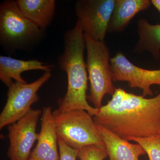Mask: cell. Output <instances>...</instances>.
Here are the masks:
<instances>
[{"mask_svg":"<svg viewBox=\"0 0 160 160\" xmlns=\"http://www.w3.org/2000/svg\"><path fill=\"white\" fill-rule=\"evenodd\" d=\"M113 82H128L131 88L142 89V96H151L150 86H160V69L149 70L140 68L132 64L122 52H118L110 59Z\"/></svg>","mask_w":160,"mask_h":160,"instance_id":"obj_9","label":"cell"},{"mask_svg":"<svg viewBox=\"0 0 160 160\" xmlns=\"http://www.w3.org/2000/svg\"><path fill=\"white\" fill-rule=\"evenodd\" d=\"M54 66L44 63L37 60L28 61L18 60L1 55L0 56V79L6 86H9L13 81L18 82L27 83L21 74L29 70H40L50 72Z\"/></svg>","mask_w":160,"mask_h":160,"instance_id":"obj_12","label":"cell"},{"mask_svg":"<svg viewBox=\"0 0 160 160\" xmlns=\"http://www.w3.org/2000/svg\"><path fill=\"white\" fill-rule=\"evenodd\" d=\"M139 39L135 50L138 52L148 51L155 59H160V24L152 25L145 19L138 22Z\"/></svg>","mask_w":160,"mask_h":160,"instance_id":"obj_15","label":"cell"},{"mask_svg":"<svg viewBox=\"0 0 160 160\" xmlns=\"http://www.w3.org/2000/svg\"><path fill=\"white\" fill-rule=\"evenodd\" d=\"M108 156L106 148L91 145L79 150L78 158L79 160H104Z\"/></svg>","mask_w":160,"mask_h":160,"instance_id":"obj_17","label":"cell"},{"mask_svg":"<svg viewBox=\"0 0 160 160\" xmlns=\"http://www.w3.org/2000/svg\"><path fill=\"white\" fill-rule=\"evenodd\" d=\"M51 76L50 72L28 84L13 82L9 86L7 100L0 115V129L16 122L31 110L39 100L37 92Z\"/></svg>","mask_w":160,"mask_h":160,"instance_id":"obj_6","label":"cell"},{"mask_svg":"<svg viewBox=\"0 0 160 160\" xmlns=\"http://www.w3.org/2000/svg\"><path fill=\"white\" fill-rule=\"evenodd\" d=\"M151 4V1L149 0H116L108 32L124 31L135 16L148 9Z\"/></svg>","mask_w":160,"mask_h":160,"instance_id":"obj_13","label":"cell"},{"mask_svg":"<svg viewBox=\"0 0 160 160\" xmlns=\"http://www.w3.org/2000/svg\"><path fill=\"white\" fill-rule=\"evenodd\" d=\"M44 30L24 16L16 1L8 0L0 5V43L10 51L27 50L39 41Z\"/></svg>","mask_w":160,"mask_h":160,"instance_id":"obj_3","label":"cell"},{"mask_svg":"<svg viewBox=\"0 0 160 160\" xmlns=\"http://www.w3.org/2000/svg\"><path fill=\"white\" fill-rule=\"evenodd\" d=\"M41 109H32L26 115L16 122L7 126L9 146L8 156L10 160H28L39 133L36 127Z\"/></svg>","mask_w":160,"mask_h":160,"instance_id":"obj_8","label":"cell"},{"mask_svg":"<svg viewBox=\"0 0 160 160\" xmlns=\"http://www.w3.org/2000/svg\"><path fill=\"white\" fill-rule=\"evenodd\" d=\"M53 114L58 138L70 147L78 150L91 145L105 148L97 123L87 111L57 109Z\"/></svg>","mask_w":160,"mask_h":160,"instance_id":"obj_4","label":"cell"},{"mask_svg":"<svg viewBox=\"0 0 160 160\" xmlns=\"http://www.w3.org/2000/svg\"><path fill=\"white\" fill-rule=\"evenodd\" d=\"M127 141H134L142 146L149 160H160V134L150 137H129Z\"/></svg>","mask_w":160,"mask_h":160,"instance_id":"obj_16","label":"cell"},{"mask_svg":"<svg viewBox=\"0 0 160 160\" xmlns=\"http://www.w3.org/2000/svg\"><path fill=\"white\" fill-rule=\"evenodd\" d=\"M64 52L59 57L58 65L67 74L68 87L65 97L59 100L57 110L64 112L82 109L92 116L97 115L99 109L90 106L87 100L88 78L84 57L86 42L78 20L64 35Z\"/></svg>","mask_w":160,"mask_h":160,"instance_id":"obj_2","label":"cell"},{"mask_svg":"<svg viewBox=\"0 0 160 160\" xmlns=\"http://www.w3.org/2000/svg\"><path fill=\"white\" fill-rule=\"evenodd\" d=\"M97 124L109 160H139L140 156L146 154L138 143H130L98 123Z\"/></svg>","mask_w":160,"mask_h":160,"instance_id":"obj_11","label":"cell"},{"mask_svg":"<svg viewBox=\"0 0 160 160\" xmlns=\"http://www.w3.org/2000/svg\"><path fill=\"white\" fill-rule=\"evenodd\" d=\"M87 52L86 68L90 82V92L87 99L95 108L100 109L106 94L112 95L116 88L112 83L110 52L105 42L96 41L85 34Z\"/></svg>","mask_w":160,"mask_h":160,"instance_id":"obj_5","label":"cell"},{"mask_svg":"<svg viewBox=\"0 0 160 160\" xmlns=\"http://www.w3.org/2000/svg\"><path fill=\"white\" fill-rule=\"evenodd\" d=\"M151 2L160 13V0H151Z\"/></svg>","mask_w":160,"mask_h":160,"instance_id":"obj_19","label":"cell"},{"mask_svg":"<svg viewBox=\"0 0 160 160\" xmlns=\"http://www.w3.org/2000/svg\"><path fill=\"white\" fill-rule=\"evenodd\" d=\"M116 0H78L75 10L83 32L92 39L104 42Z\"/></svg>","mask_w":160,"mask_h":160,"instance_id":"obj_7","label":"cell"},{"mask_svg":"<svg viewBox=\"0 0 160 160\" xmlns=\"http://www.w3.org/2000/svg\"><path fill=\"white\" fill-rule=\"evenodd\" d=\"M18 6L25 17L45 30L53 19L56 8L54 0H18Z\"/></svg>","mask_w":160,"mask_h":160,"instance_id":"obj_14","label":"cell"},{"mask_svg":"<svg viewBox=\"0 0 160 160\" xmlns=\"http://www.w3.org/2000/svg\"><path fill=\"white\" fill-rule=\"evenodd\" d=\"M58 143L60 160H77L78 150L70 147L59 138Z\"/></svg>","mask_w":160,"mask_h":160,"instance_id":"obj_18","label":"cell"},{"mask_svg":"<svg viewBox=\"0 0 160 160\" xmlns=\"http://www.w3.org/2000/svg\"><path fill=\"white\" fill-rule=\"evenodd\" d=\"M94 121L120 137L147 138L160 134V93L154 98L116 88Z\"/></svg>","mask_w":160,"mask_h":160,"instance_id":"obj_1","label":"cell"},{"mask_svg":"<svg viewBox=\"0 0 160 160\" xmlns=\"http://www.w3.org/2000/svg\"><path fill=\"white\" fill-rule=\"evenodd\" d=\"M58 136L53 112L44 107L38 143L28 160H60Z\"/></svg>","mask_w":160,"mask_h":160,"instance_id":"obj_10","label":"cell"}]
</instances>
